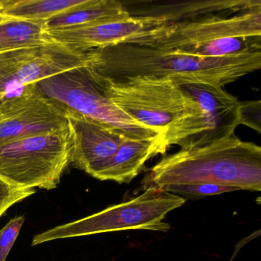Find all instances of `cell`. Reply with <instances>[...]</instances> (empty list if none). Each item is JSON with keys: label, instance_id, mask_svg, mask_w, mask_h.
Returning a JSON list of instances; mask_svg holds the SVG:
<instances>
[{"label": "cell", "instance_id": "5bb4252c", "mask_svg": "<svg viewBox=\"0 0 261 261\" xmlns=\"http://www.w3.org/2000/svg\"><path fill=\"white\" fill-rule=\"evenodd\" d=\"M130 16L116 0H85L83 4L53 16L45 22L47 32L121 20Z\"/></svg>", "mask_w": 261, "mask_h": 261}, {"label": "cell", "instance_id": "277c9868", "mask_svg": "<svg viewBox=\"0 0 261 261\" xmlns=\"http://www.w3.org/2000/svg\"><path fill=\"white\" fill-rule=\"evenodd\" d=\"M185 203L186 199L179 195L149 188L145 189L141 195L128 201L36 234L32 241V246L54 240L121 230L167 232L170 225L163 220L169 212L181 207Z\"/></svg>", "mask_w": 261, "mask_h": 261}, {"label": "cell", "instance_id": "2e32d148", "mask_svg": "<svg viewBox=\"0 0 261 261\" xmlns=\"http://www.w3.org/2000/svg\"><path fill=\"white\" fill-rule=\"evenodd\" d=\"M51 42L44 21L5 18L0 22V53L34 48Z\"/></svg>", "mask_w": 261, "mask_h": 261}, {"label": "cell", "instance_id": "7c38bea8", "mask_svg": "<svg viewBox=\"0 0 261 261\" xmlns=\"http://www.w3.org/2000/svg\"><path fill=\"white\" fill-rule=\"evenodd\" d=\"M66 114L72 141L71 163L90 175L129 138L120 131L92 119L75 113Z\"/></svg>", "mask_w": 261, "mask_h": 261}, {"label": "cell", "instance_id": "8fae6325", "mask_svg": "<svg viewBox=\"0 0 261 261\" xmlns=\"http://www.w3.org/2000/svg\"><path fill=\"white\" fill-rule=\"evenodd\" d=\"M166 22L164 18L159 16H129L121 20L47 32V34L53 42L76 51L87 53L129 43L147 36Z\"/></svg>", "mask_w": 261, "mask_h": 261}, {"label": "cell", "instance_id": "44dd1931", "mask_svg": "<svg viewBox=\"0 0 261 261\" xmlns=\"http://www.w3.org/2000/svg\"><path fill=\"white\" fill-rule=\"evenodd\" d=\"M238 118L240 124L261 134V101L247 100L238 103Z\"/></svg>", "mask_w": 261, "mask_h": 261}, {"label": "cell", "instance_id": "7402d4cb", "mask_svg": "<svg viewBox=\"0 0 261 261\" xmlns=\"http://www.w3.org/2000/svg\"><path fill=\"white\" fill-rule=\"evenodd\" d=\"M4 19H5V17H4L2 15V11H1V4H0V22H2Z\"/></svg>", "mask_w": 261, "mask_h": 261}, {"label": "cell", "instance_id": "ffe728a7", "mask_svg": "<svg viewBox=\"0 0 261 261\" xmlns=\"http://www.w3.org/2000/svg\"><path fill=\"white\" fill-rule=\"evenodd\" d=\"M24 222L25 218L23 216L16 217L0 230V261L7 260Z\"/></svg>", "mask_w": 261, "mask_h": 261}, {"label": "cell", "instance_id": "7a4b0ae2", "mask_svg": "<svg viewBox=\"0 0 261 261\" xmlns=\"http://www.w3.org/2000/svg\"><path fill=\"white\" fill-rule=\"evenodd\" d=\"M143 189L214 184L239 190H261V148L233 134L203 147L163 157L143 179Z\"/></svg>", "mask_w": 261, "mask_h": 261}, {"label": "cell", "instance_id": "9a60e30c", "mask_svg": "<svg viewBox=\"0 0 261 261\" xmlns=\"http://www.w3.org/2000/svg\"><path fill=\"white\" fill-rule=\"evenodd\" d=\"M261 8L260 0H213L179 3L174 6L149 7L134 16H159L166 22L195 19L207 15L235 13Z\"/></svg>", "mask_w": 261, "mask_h": 261}, {"label": "cell", "instance_id": "ac0fdd59", "mask_svg": "<svg viewBox=\"0 0 261 261\" xmlns=\"http://www.w3.org/2000/svg\"><path fill=\"white\" fill-rule=\"evenodd\" d=\"M239 189L230 186H218L214 184H192L170 186L163 191L172 194L194 195V196H207L238 191Z\"/></svg>", "mask_w": 261, "mask_h": 261}, {"label": "cell", "instance_id": "4fadbf2b", "mask_svg": "<svg viewBox=\"0 0 261 261\" xmlns=\"http://www.w3.org/2000/svg\"><path fill=\"white\" fill-rule=\"evenodd\" d=\"M168 149L163 136L152 138H127L109 160L91 174V176L119 184L129 183L143 170L149 160L159 154L166 153Z\"/></svg>", "mask_w": 261, "mask_h": 261}, {"label": "cell", "instance_id": "5b68a950", "mask_svg": "<svg viewBox=\"0 0 261 261\" xmlns=\"http://www.w3.org/2000/svg\"><path fill=\"white\" fill-rule=\"evenodd\" d=\"M68 126L0 146V178L22 189L57 188L71 163Z\"/></svg>", "mask_w": 261, "mask_h": 261}, {"label": "cell", "instance_id": "8992f818", "mask_svg": "<svg viewBox=\"0 0 261 261\" xmlns=\"http://www.w3.org/2000/svg\"><path fill=\"white\" fill-rule=\"evenodd\" d=\"M35 86L65 112L75 113L108 125L129 138L160 136L116 107L105 95L100 76L86 63L44 79Z\"/></svg>", "mask_w": 261, "mask_h": 261}, {"label": "cell", "instance_id": "30bf717a", "mask_svg": "<svg viewBox=\"0 0 261 261\" xmlns=\"http://www.w3.org/2000/svg\"><path fill=\"white\" fill-rule=\"evenodd\" d=\"M67 126L65 110L42 95L35 85L0 102V146Z\"/></svg>", "mask_w": 261, "mask_h": 261}, {"label": "cell", "instance_id": "9c48e42d", "mask_svg": "<svg viewBox=\"0 0 261 261\" xmlns=\"http://www.w3.org/2000/svg\"><path fill=\"white\" fill-rule=\"evenodd\" d=\"M88 59V53L53 41L0 53V102L17 95L27 86L84 65Z\"/></svg>", "mask_w": 261, "mask_h": 261}, {"label": "cell", "instance_id": "6da1fadb", "mask_svg": "<svg viewBox=\"0 0 261 261\" xmlns=\"http://www.w3.org/2000/svg\"><path fill=\"white\" fill-rule=\"evenodd\" d=\"M87 53V65L109 79L150 76L202 82L222 88L261 67V53L205 58L126 43Z\"/></svg>", "mask_w": 261, "mask_h": 261}, {"label": "cell", "instance_id": "ba28073f", "mask_svg": "<svg viewBox=\"0 0 261 261\" xmlns=\"http://www.w3.org/2000/svg\"><path fill=\"white\" fill-rule=\"evenodd\" d=\"M261 36V8L168 22L129 43L171 51L227 37Z\"/></svg>", "mask_w": 261, "mask_h": 261}, {"label": "cell", "instance_id": "52a82bcc", "mask_svg": "<svg viewBox=\"0 0 261 261\" xmlns=\"http://www.w3.org/2000/svg\"><path fill=\"white\" fill-rule=\"evenodd\" d=\"M174 82L198 105L200 113L183 117L169 128L163 136L168 148L174 145L181 149L203 147L234 134L240 125L237 97L209 84Z\"/></svg>", "mask_w": 261, "mask_h": 261}, {"label": "cell", "instance_id": "3957f363", "mask_svg": "<svg viewBox=\"0 0 261 261\" xmlns=\"http://www.w3.org/2000/svg\"><path fill=\"white\" fill-rule=\"evenodd\" d=\"M100 76L105 95L116 107L160 135L180 119L200 113L198 105L169 77Z\"/></svg>", "mask_w": 261, "mask_h": 261}, {"label": "cell", "instance_id": "d6986e66", "mask_svg": "<svg viewBox=\"0 0 261 261\" xmlns=\"http://www.w3.org/2000/svg\"><path fill=\"white\" fill-rule=\"evenodd\" d=\"M35 192V189H19L0 178V218L12 206L29 198Z\"/></svg>", "mask_w": 261, "mask_h": 261}, {"label": "cell", "instance_id": "e0dca14e", "mask_svg": "<svg viewBox=\"0 0 261 261\" xmlns=\"http://www.w3.org/2000/svg\"><path fill=\"white\" fill-rule=\"evenodd\" d=\"M84 2L85 0H0L4 17L44 22Z\"/></svg>", "mask_w": 261, "mask_h": 261}]
</instances>
